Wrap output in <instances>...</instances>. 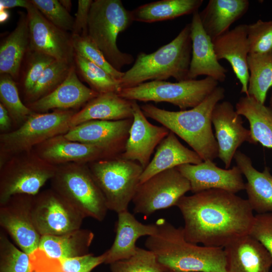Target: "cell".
<instances>
[{
  "label": "cell",
  "instance_id": "obj_1",
  "mask_svg": "<svg viewBox=\"0 0 272 272\" xmlns=\"http://www.w3.org/2000/svg\"><path fill=\"white\" fill-rule=\"evenodd\" d=\"M176 206L184 220L185 239L208 247L224 248L249 234L254 218L247 199L220 189L184 195Z\"/></svg>",
  "mask_w": 272,
  "mask_h": 272
},
{
  "label": "cell",
  "instance_id": "obj_2",
  "mask_svg": "<svg viewBox=\"0 0 272 272\" xmlns=\"http://www.w3.org/2000/svg\"><path fill=\"white\" fill-rule=\"evenodd\" d=\"M156 232L145 241L168 270L178 272H227L223 248L199 246L187 241L183 228L158 219Z\"/></svg>",
  "mask_w": 272,
  "mask_h": 272
},
{
  "label": "cell",
  "instance_id": "obj_3",
  "mask_svg": "<svg viewBox=\"0 0 272 272\" xmlns=\"http://www.w3.org/2000/svg\"><path fill=\"white\" fill-rule=\"evenodd\" d=\"M224 88L218 86L201 103L189 110L177 111L159 108L152 104L141 106L147 117L161 123L184 141L203 161L218 157V146L212 127L215 106L225 97Z\"/></svg>",
  "mask_w": 272,
  "mask_h": 272
},
{
  "label": "cell",
  "instance_id": "obj_4",
  "mask_svg": "<svg viewBox=\"0 0 272 272\" xmlns=\"http://www.w3.org/2000/svg\"><path fill=\"white\" fill-rule=\"evenodd\" d=\"M190 24H186L169 43L151 53H140L133 65L119 80L122 88L136 86L147 81H164L172 77L187 80L191 57Z\"/></svg>",
  "mask_w": 272,
  "mask_h": 272
},
{
  "label": "cell",
  "instance_id": "obj_5",
  "mask_svg": "<svg viewBox=\"0 0 272 272\" xmlns=\"http://www.w3.org/2000/svg\"><path fill=\"white\" fill-rule=\"evenodd\" d=\"M133 22L131 11L125 8L121 1H93L89 15L88 36L107 61L119 71L134 61L131 54L121 51L117 45L118 34Z\"/></svg>",
  "mask_w": 272,
  "mask_h": 272
},
{
  "label": "cell",
  "instance_id": "obj_6",
  "mask_svg": "<svg viewBox=\"0 0 272 272\" xmlns=\"http://www.w3.org/2000/svg\"><path fill=\"white\" fill-rule=\"evenodd\" d=\"M51 187L84 217L104 220L108 210L105 198L87 164L56 165Z\"/></svg>",
  "mask_w": 272,
  "mask_h": 272
},
{
  "label": "cell",
  "instance_id": "obj_7",
  "mask_svg": "<svg viewBox=\"0 0 272 272\" xmlns=\"http://www.w3.org/2000/svg\"><path fill=\"white\" fill-rule=\"evenodd\" d=\"M75 110H54L33 112L17 129L0 135V167L12 156L29 152L54 137L64 134L71 128Z\"/></svg>",
  "mask_w": 272,
  "mask_h": 272
},
{
  "label": "cell",
  "instance_id": "obj_8",
  "mask_svg": "<svg viewBox=\"0 0 272 272\" xmlns=\"http://www.w3.org/2000/svg\"><path fill=\"white\" fill-rule=\"evenodd\" d=\"M100 189L108 210L118 214L128 210L144 170L138 162L119 156L87 164Z\"/></svg>",
  "mask_w": 272,
  "mask_h": 272
},
{
  "label": "cell",
  "instance_id": "obj_9",
  "mask_svg": "<svg viewBox=\"0 0 272 272\" xmlns=\"http://www.w3.org/2000/svg\"><path fill=\"white\" fill-rule=\"evenodd\" d=\"M218 84V81L209 77L175 83L151 81L133 87L122 88L117 94L128 100L168 102L184 110L201 103Z\"/></svg>",
  "mask_w": 272,
  "mask_h": 272
},
{
  "label": "cell",
  "instance_id": "obj_10",
  "mask_svg": "<svg viewBox=\"0 0 272 272\" xmlns=\"http://www.w3.org/2000/svg\"><path fill=\"white\" fill-rule=\"evenodd\" d=\"M56 169L33 150L12 156L0 167V205L16 194L36 195Z\"/></svg>",
  "mask_w": 272,
  "mask_h": 272
},
{
  "label": "cell",
  "instance_id": "obj_11",
  "mask_svg": "<svg viewBox=\"0 0 272 272\" xmlns=\"http://www.w3.org/2000/svg\"><path fill=\"white\" fill-rule=\"evenodd\" d=\"M188 191L189 181L176 167L163 171L139 183L132 200L133 212L149 216L176 206Z\"/></svg>",
  "mask_w": 272,
  "mask_h": 272
},
{
  "label": "cell",
  "instance_id": "obj_12",
  "mask_svg": "<svg viewBox=\"0 0 272 272\" xmlns=\"http://www.w3.org/2000/svg\"><path fill=\"white\" fill-rule=\"evenodd\" d=\"M32 216L41 236L62 234L80 229L83 215L52 188L33 196Z\"/></svg>",
  "mask_w": 272,
  "mask_h": 272
},
{
  "label": "cell",
  "instance_id": "obj_13",
  "mask_svg": "<svg viewBox=\"0 0 272 272\" xmlns=\"http://www.w3.org/2000/svg\"><path fill=\"white\" fill-rule=\"evenodd\" d=\"M33 195L16 194L0 205V225L19 248L29 255L38 248L41 238L32 216Z\"/></svg>",
  "mask_w": 272,
  "mask_h": 272
},
{
  "label": "cell",
  "instance_id": "obj_14",
  "mask_svg": "<svg viewBox=\"0 0 272 272\" xmlns=\"http://www.w3.org/2000/svg\"><path fill=\"white\" fill-rule=\"evenodd\" d=\"M28 20L30 48L57 60L74 63L72 35L48 21L31 3L26 9Z\"/></svg>",
  "mask_w": 272,
  "mask_h": 272
},
{
  "label": "cell",
  "instance_id": "obj_15",
  "mask_svg": "<svg viewBox=\"0 0 272 272\" xmlns=\"http://www.w3.org/2000/svg\"><path fill=\"white\" fill-rule=\"evenodd\" d=\"M218 146V157L229 169L238 148L245 142L252 144L250 130L243 125L242 117L231 102H219L212 115Z\"/></svg>",
  "mask_w": 272,
  "mask_h": 272
},
{
  "label": "cell",
  "instance_id": "obj_16",
  "mask_svg": "<svg viewBox=\"0 0 272 272\" xmlns=\"http://www.w3.org/2000/svg\"><path fill=\"white\" fill-rule=\"evenodd\" d=\"M33 151L46 162L56 166L69 163L88 164L119 156L104 147L71 141L63 134L47 140L35 147Z\"/></svg>",
  "mask_w": 272,
  "mask_h": 272
},
{
  "label": "cell",
  "instance_id": "obj_17",
  "mask_svg": "<svg viewBox=\"0 0 272 272\" xmlns=\"http://www.w3.org/2000/svg\"><path fill=\"white\" fill-rule=\"evenodd\" d=\"M131 101L132 123L124 150L119 156L139 163L144 169L150 163L151 156L156 147L170 131L164 126L152 124L147 119L137 101Z\"/></svg>",
  "mask_w": 272,
  "mask_h": 272
},
{
  "label": "cell",
  "instance_id": "obj_18",
  "mask_svg": "<svg viewBox=\"0 0 272 272\" xmlns=\"http://www.w3.org/2000/svg\"><path fill=\"white\" fill-rule=\"evenodd\" d=\"M176 168L189 181L193 193L211 189L236 193L245 189L242 174L237 166L222 169L213 161L207 160L198 164H183Z\"/></svg>",
  "mask_w": 272,
  "mask_h": 272
},
{
  "label": "cell",
  "instance_id": "obj_19",
  "mask_svg": "<svg viewBox=\"0 0 272 272\" xmlns=\"http://www.w3.org/2000/svg\"><path fill=\"white\" fill-rule=\"evenodd\" d=\"M133 118L116 121L91 120L73 127L67 139L107 148L118 156L124 150Z\"/></svg>",
  "mask_w": 272,
  "mask_h": 272
},
{
  "label": "cell",
  "instance_id": "obj_20",
  "mask_svg": "<svg viewBox=\"0 0 272 272\" xmlns=\"http://www.w3.org/2000/svg\"><path fill=\"white\" fill-rule=\"evenodd\" d=\"M190 24L192 51L188 79L205 75L224 82L228 70L219 62L213 40L205 31L198 11L193 14Z\"/></svg>",
  "mask_w": 272,
  "mask_h": 272
},
{
  "label": "cell",
  "instance_id": "obj_21",
  "mask_svg": "<svg viewBox=\"0 0 272 272\" xmlns=\"http://www.w3.org/2000/svg\"><path fill=\"white\" fill-rule=\"evenodd\" d=\"M218 60H227L239 81L241 93L248 94L249 74L247 57L249 48L247 39V25L240 24L213 40Z\"/></svg>",
  "mask_w": 272,
  "mask_h": 272
},
{
  "label": "cell",
  "instance_id": "obj_22",
  "mask_svg": "<svg viewBox=\"0 0 272 272\" xmlns=\"http://www.w3.org/2000/svg\"><path fill=\"white\" fill-rule=\"evenodd\" d=\"M99 94L85 86L73 65L66 79L53 92L27 106L33 112L46 113L50 110H74Z\"/></svg>",
  "mask_w": 272,
  "mask_h": 272
},
{
  "label": "cell",
  "instance_id": "obj_23",
  "mask_svg": "<svg viewBox=\"0 0 272 272\" xmlns=\"http://www.w3.org/2000/svg\"><path fill=\"white\" fill-rule=\"evenodd\" d=\"M227 272H269L272 255L256 239L248 234L224 248Z\"/></svg>",
  "mask_w": 272,
  "mask_h": 272
},
{
  "label": "cell",
  "instance_id": "obj_24",
  "mask_svg": "<svg viewBox=\"0 0 272 272\" xmlns=\"http://www.w3.org/2000/svg\"><path fill=\"white\" fill-rule=\"evenodd\" d=\"M115 224V236L111 247L105 251V263L128 258L134 255L138 247V239L154 235L157 231L155 223L145 224L139 221L128 210L117 214Z\"/></svg>",
  "mask_w": 272,
  "mask_h": 272
},
{
  "label": "cell",
  "instance_id": "obj_25",
  "mask_svg": "<svg viewBox=\"0 0 272 272\" xmlns=\"http://www.w3.org/2000/svg\"><path fill=\"white\" fill-rule=\"evenodd\" d=\"M234 159L247 179L245 189L253 211L257 214L272 213V175L269 168L265 167L262 172L257 170L251 159L240 151L236 152Z\"/></svg>",
  "mask_w": 272,
  "mask_h": 272
},
{
  "label": "cell",
  "instance_id": "obj_26",
  "mask_svg": "<svg viewBox=\"0 0 272 272\" xmlns=\"http://www.w3.org/2000/svg\"><path fill=\"white\" fill-rule=\"evenodd\" d=\"M133 118L132 101L115 93L100 94L73 115L71 128L91 120L116 121Z\"/></svg>",
  "mask_w": 272,
  "mask_h": 272
},
{
  "label": "cell",
  "instance_id": "obj_27",
  "mask_svg": "<svg viewBox=\"0 0 272 272\" xmlns=\"http://www.w3.org/2000/svg\"><path fill=\"white\" fill-rule=\"evenodd\" d=\"M203 161L193 150L184 146L172 131L162 140L148 166L144 169L140 183L163 171L186 164H198Z\"/></svg>",
  "mask_w": 272,
  "mask_h": 272
},
{
  "label": "cell",
  "instance_id": "obj_28",
  "mask_svg": "<svg viewBox=\"0 0 272 272\" xmlns=\"http://www.w3.org/2000/svg\"><path fill=\"white\" fill-rule=\"evenodd\" d=\"M15 28L0 43V74L10 75L17 82L25 56L30 49L27 13L19 12Z\"/></svg>",
  "mask_w": 272,
  "mask_h": 272
},
{
  "label": "cell",
  "instance_id": "obj_29",
  "mask_svg": "<svg viewBox=\"0 0 272 272\" xmlns=\"http://www.w3.org/2000/svg\"><path fill=\"white\" fill-rule=\"evenodd\" d=\"M249 7L248 0H210L199 15L205 31L213 40L229 31Z\"/></svg>",
  "mask_w": 272,
  "mask_h": 272
},
{
  "label": "cell",
  "instance_id": "obj_30",
  "mask_svg": "<svg viewBox=\"0 0 272 272\" xmlns=\"http://www.w3.org/2000/svg\"><path fill=\"white\" fill-rule=\"evenodd\" d=\"M94 237L90 230L78 229L62 234L41 236L38 248L59 260L85 255Z\"/></svg>",
  "mask_w": 272,
  "mask_h": 272
},
{
  "label": "cell",
  "instance_id": "obj_31",
  "mask_svg": "<svg viewBox=\"0 0 272 272\" xmlns=\"http://www.w3.org/2000/svg\"><path fill=\"white\" fill-rule=\"evenodd\" d=\"M235 109L248 120L252 144L272 149V108L245 96L239 99Z\"/></svg>",
  "mask_w": 272,
  "mask_h": 272
},
{
  "label": "cell",
  "instance_id": "obj_32",
  "mask_svg": "<svg viewBox=\"0 0 272 272\" xmlns=\"http://www.w3.org/2000/svg\"><path fill=\"white\" fill-rule=\"evenodd\" d=\"M202 0H161L147 3L131 11L133 21L154 23L172 20L198 11Z\"/></svg>",
  "mask_w": 272,
  "mask_h": 272
},
{
  "label": "cell",
  "instance_id": "obj_33",
  "mask_svg": "<svg viewBox=\"0 0 272 272\" xmlns=\"http://www.w3.org/2000/svg\"><path fill=\"white\" fill-rule=\"evenodd\" d=\"M247 63L249 78L247 96L264 104L267 92L272 87V50L249 54Z\"/></svg>",
  "mask_w": 272,
  "mask_h": 272
},
{
  "label": "cell",
  "instance_id": "obj_34",
  "mask_svg": "<svg viewBox=\"0 0 272 272\" xmlns=\"http://www.w3.org/2000/svg\"><path fill=\"white\" fill-rule=\"evenodd\" d=\"M74 65L79 79L86 82L90 88L98 94L115 93L121 88L116 80L100 67L75 52Z\"/></svg>",
  "mask_w": 272,
  "mask_h": 272
},
{
  "label": "cell",
  "instance_id": "obj_35",
  "mask_svg": "<svg viewBox=\"0 0 272 272\" xmlns=\"http://www.w3.org/2000/svg\"><path fill=\"white\" fill-rule=\"evenodd\" d=\"M55 60L51 56L30 48L23 60L16 82L24 98L32 91L44 70Z\"/></svg>",
  "mask_w": 272,
  "mask_h": 272
},
{
  "label": "cell",
  "instance_id": "obj_36",
  "mask_svg": "<svg viewBox=\"0 0 272 272\" xmlns=\"http://www.w3.org/2000/svg\"><path fill=\"white\" fill-rule=\"evenodd\" d=\"M74 63L55 60L44 71L30 93L24 98L25 104L34 102L55 90L68 76Z\"/></svg>",
  "mask_w": 272,
  "mask_h": 272
},
{
  "label": "cell",
  "instance_id": "obj_37",
  "mask_svg": "<svg viewBox=\"0 0 272 272\" xmlns=\"http://www.w3.org/2000/svg\"><path fill=\"white\" fill-rule=\"evenodd\" d=\"M0 100L12 121L20 125L34 112L22 101L16 82L8 74L0 75Z\"/></svg>",
  "mask_w": 272,
  "mask_h": 272
},
{
  "label": "cell",
  "instance_id": "obj_38",
  "mask_svg": "<svg viewBox=\"0 0 272 272\" xmlns=\"http://www.w3.org/2000/svg\"><path fill=\"white\" fill-rule=\"evenodd\" d=\"M111 272H167L151 250L138 247L130 257L110 264Z\"/></svg>",
  "mask_w": 272,
  "mask_h": 272
},
{
  "label": "cell",
  "instance_id": "obj_39",
  "mask_svg": "<svg viewBox=\"0 0 272 272\" xmlns=\"http://www.w3.org/2000/svg\"><path fill=\"white\" fill-rule=\"evenodd\" d=\"M28 254L18 248L4 231L0 232V272H30Z\"/></svg>",
  "mask_w": 272,
  "mask_h": 272
},
{
  "label": "cell",
  "instance_id": "obj_40",
  "mask_svg": "<svg viewBox=\"0 0 272 272\" xmlns=\"http://www.w3.org/2000/svg\"><path fill=\"white\" fill-rule=\"evenodd\" d=\"M74 52L100 67L119 81L124 72L115 69L106 60L97 45L87 36L72 35Z\"/></svg>",
  "mask_w": 272,
  "mask_h": 272
},
{
  "label": "cell",
  "instance_id": "obj_41",
  "mask_svg": "<svg viewBox=\"0 0 272 272\" xmlns=\"http://www.w3.org/2000/svg\"><path fill=\"white\" fill-rule=\"evenodd\" d=\"M31 3L51 23L58 28L71 32L75 18L57 0H30Z\"/></svg>",
  "mask_w": 272,
  "mask_h": 272
},
{
  "label": "cell",
  "instance_id": "obj_42",
  "mask_svg": "<svg viewBox=\"0 0 272 272\" xmlns=\"http://www.w3.org/2000/svg\"><path fill=\"white\" fill-rule=\"evenodd\" d=\"M249 53H264L272 50V20H258L247 25Z\"/></svg>",
  "mask_w": 272,
  "mask_h": 272
},
{
  "label": "cell",
  "instance_id": "obj_43",
  "mask_svg": "<svg viewBox=\"0 0 272 272\" xmlns=\"http://www.w3.org/2000/svg\"><path fill=\"white\" fill-rule=\"evenodd\" d=\"M249 235L258 241L272 255V213L255 215Z\"/></svg>",
  "mask_w": 272,
  "mask_h": 272
},
{
  "label": "cell",
  "instance_id": "obj_44",
  "mask_svg": "<svg viewBox=\"0 0 272 272\" xmlns=\"http://www.w3.org/2000/svg\"><path fill=\"white\" fill-rule=\"evenodd\" d=\"M106 253L94 256L93 254L59 260L65 272H90L101 263H104Z\"/></svg>",
  "mask_w": 272,
  "mask_h": 272
},
{
  "label": "cell",
  "instance_id": "obj_45",
  "mask_svg": "<svg viewBox=\"0 0 272 272\" xmlns=\"http://www.w3.org/2000/svg\"><path fill=\"white\" fill-rule=\"evenodd\" d=\"M30 272H65L59 259L49 257L38 248L29 255Z\"/></svg>",
  "mask_w": 272,
  "mask_h": 272
},
{
  "label": "cell",
  "instance_id": "obj_46",
  "mask_svg": "<svg viewBox=\"0 0 272 272\" xmlns=\"http://www.w3.org/2000/svg\"><path fill=\"white\" fill-rule=\"evenodd\" d=\"M93 2L92 0L78 1L72 35L83 36L88 35L89 15Z\"/></svg>",
  "mask_w": 272,
  "mask_h": 272
},
{
  "label": "cell",
  "instance_id": "obj_47",
  "mask_svg": "<svg viewBox=\"0 0 272 272\" xmlns=\"http://www.w3.org/2000/svg\"><path fill=\"white\" fill-rule=\"evenodd\" d=\"M12 120L8 111L0 103V130L2 133L8 132L11 127Z\"/></svg>",
  "mask_w": 272,
  "mask_h": 272
},
{
  "label": "cell",
  "instance_id": "obj_48",
  "mask_svg": "<svg viewBox=\"0 0 272 272\" xmlns=\"http://www.w3.org/2000/svg\"><path fill=\"white\" fill-rule=\"evenodd\" d=\"M29 0H1V10L15 7H22L26 9L29 6Z\"/></svg>",
  "mask_w": 272,
  "mask_h": 272
},
{
  "label": "cell",
  "instance_id": "obj_49",
  "mask_svg": "<svg viewBox=\"0 0 272 272\" xmlns=\"http://www.w3.org/2000/svg\"><path fill=\"white\" fill-rule=\"evenodd\" d=\"M59 3L63 8L69 13L71 11L72 2L70 0H59Z\"/></svg>",
  "mask_w": 272,
  "mask_h": 272
},
{
  "label": "cell",
  "instance_id": "obj_50",
  "mask_svg": "<svg viewBox=\"0 0 272 272\" xmlns=\"http://www.w3.org/2000/svg\"><path fill=\"white\" fill-rule=\"evenodd\" d=\"M9 17V14L7 13L6 10H1V22L3 23Z\"/></svg>",
  "mask_w": 272,
  "mask_h": 272
},
{
  "label": "cell",
  "instance_id": "obj_51",
  "mask_svg": "<svg viewBox=\"0 0 272 272\" xmlns=\"http://www.w3.org/2000/svg\"><path fill=\"white\" fill-rule=\"evenodd\" d=\"M168 272H178V271H173V270H169Z\"/></svg>",
  "mask_w": 272,
  "mask_h": 272
}]
</instances>
